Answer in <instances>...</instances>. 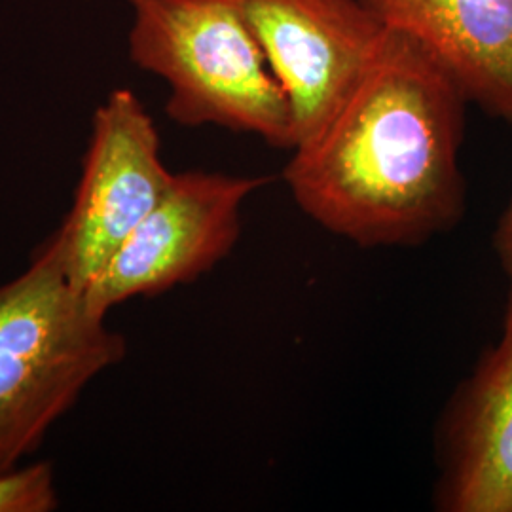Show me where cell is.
<instances>
[{
    "mask_svg": "<svg viewBox=\"0 0 512 512\" xmlns=\"http://www.w3.org/2000/svg\"><path fill=\"white\" fill-rule=\"evenodd\" d=\"M469 103L420 46L385 29L329 122L294 147L283 181L300 211L359 247H418L458 226Z\"/></svg>",
    "mask_w": 512,
    "mask_h": 512,
    "instance_id": "1",
    "label": "cell"
},
{
    "mask_svg": "<svg viewBox=\"0 0 512 512\" xmlns=\"http://www.w3.org/2000/svg\"><path fill=\"white\" fill-rule=\"evenodd\" d=\"M126 340L74 289L54 234L0 285V473L19 467Z\"/></svg>",
    "mask_w": 512,
    "mask_h": 512,
    "instance_id": "2",
    "label": "cell"
},
{
    "mask_svg": "<svg viewBox=\"0 0 512 512\" xmlns=\"http://www.w3.org/2000/svg\"><path fill=\"white\" fill-rule=\"evenodd\" d=\"M129 57L162 78L167 116L217 126L293 150L289 101L234 0H126Z\"/></svg>",
    "mask_w": 512,
    "mask_h": 512,
    "instance_id": "3",
    "label": "cell"
},
{
    "mask_svg": "<svg viewBox=\"0 0 512 512\" xmlns=\"http://www.w3.org/2000/svg\"><path fill=\"white\" fill-rule=\"evenodd\" d=\"M173 181L143 101L128 88L110 92L93 114L73 207L54 232L76 291L86 293Z\"/></svg>",
    "mask_w": 512,
    "mask_h": 512,
    "instance_id": "4",
    "label": "cell"
},
{
    "mask_svg": "<svg viewBox=\"0 0 512 512\" xmlns=\"http://www.w3.org/2000/svg\"><path fill=\"white\" fill-rule=\"evenodd\" d=\"M270 181L200 169L175 173L162 202L88 285L90 310L107 317L131 298L167 293L211 272L238 243L243 205Z\"/></svg>",
    "mask_w": 512,
    "mask_h": 512,
    "instance_id": "5",
    "label": "cell"
},
{
    "mask_svg": "<svg viewBox=\"0 0 512 512\" xmlns=\"http://www.w3.org/2000/svg\"><path fill=\"white\" fill-rule=\"evenodd\" d=\"M234 2L289 101L298 147L329 122L355 88L385 27L363 0Z\"/></svg>",
    "mask_w": 512,
    "mask_h": 512,
    "instance_id": "6",
    "label": "cell"
},
{
    "mask_svg": "<svg viewBox=\"0 0 512 512\" xmlns=\"http://www.w3.org/2000/svg\"><path fill=\"white\" fill-rule=\"evenodd\" d=\"M439 448V511L512 512V285L497 342L442 416Z\"/></svg>",
    "mask_w": 512,
    "mask_h": 512,
    "instance_id": "7",
    "label": "cell"
},
{
    "mask_svg": "<svg viewBox=\"0 0 512 512\" xmlns=\"http://www.w3.org/2000/svg\"><path fill=\"white\" fill-rule=\"evenodd\" d=\"M414 40L469 105L512 126V0H363Z\"/></svg>",
    "mask_w": 512,
    "mask_h": 512,
    "instance_id": "8",
    "label": "cell"
},
{
    "mask_svg": "<svg viewBox=\"0 0 512 512\" xmlns=\"http://www.w3.org/2000/svg\"><path fill=\"white\" fill-rule=\"evenodd\" d=\"M57 505L54 469L48 461L0 473V512H50Z\"/></svg>",
    "mask_w": 512,
    "mask_h": 512,
    "instance_id": "9",
    "label": "cell"
},
{
    "mask_svg": "<svg viewBox=\"0 0 512 512\" xmlns=\"http://www.w3.org/2000/svg\"><path fill=\"white\" fill-rule=\"evenodd\" d=\"M492 245H494L497 262L503 274L507 275L509 285H512V200L507 203V207L503 209L501 217L495 224Z\"/></svg>",
    "mask_w": 512,
    "mask_h": 512,
    "instance_id": "10",
    "label": "cell"
}]
</instances>
